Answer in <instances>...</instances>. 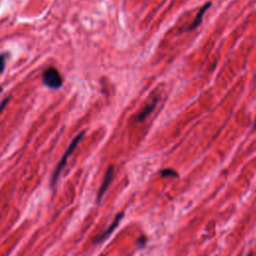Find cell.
<instances>
[{"label": "cell", "mask_w": 256, "mask_h": 256, "mask_svg": "<svg viewBox=\"0 0 256 256\" xmlns=\"http://www.w3.org/2000/svg\"><path fill=\"white\" fill-rule=\"evenodd\" d=\"M2 91V88L1 87H0V92H1Z\"/></svg>", "instance_id": "7c38bea8"}, {"label": "cell", "mask_w": 256, "mask_h": 256, "mask_svg": "<svg viewBox=\"0 0 256 256\" xmlns=\"http://www.w3.org/2000/svg\"><path fill=\"white\" fill-rule=\"evenodd\" d=\"M137 244H138V247H139V248L144 247L145 244H146V237H145V236H141L140 238H138Z\"/></svg>", "instance_id": "9c48e42d"}, {"label": "cell", "mask_w": 256, "mask_h": 256, "mask_svg": "<svg viewBox=\"0 0 256 256\" xmlns=\"http://www.w3.org/2000/svg\"><path fill=\"white\" fill-rule=\"evenodd\" d=\"M123 217H124V213H123V212L118 213V214L115 216L113 222L108 226V228H106L101 234H99L98 236H96V237L94 238V241H93V242H94V243H100V242H103L106 238H108V237L111 235V234H112V232L115 230V228L118 226L120 220H121Z\"/></svg>", "instance_id": "3957f363"}, {"label": "cell", "mask_w": 256, "mask_h": 256, "mask_svg": "<svg viewBox=\"0 0 256 256\" xmlns=\"http://www.w3.org/2000/svg\"><path fill=\"white\" fill-rule=\"evenodd\" d=\"M157 101H158L157 98H154V99H152L151 102L147 103V104L144 106V107L137 113V115H136V117H135V121H137V122L143 121L149 114H151L152 111H153L154 108H155V106H156V104H157Z\"/></svg>", "instance_id": "8992f818"}, {"label": "cell", "mask_w": 256, "mask_h": 256, "mask_svg": "<svg viewBox=\"0 0 256 256\" xmlns=\"http://www.w3.org/2000/svg\"><path fill=\"white\" fill-rule=\"evenodd\" d=\"M211 5H212L211 2H207L206 4H204V6H202V7L200 8V10L198 11V13L196 14L194 20L192 21L191 24H190L186 29H184L183 31H192V30L196 29V28L201 24V22H202V18H203L205 12H206L210 7H211Z\"/></svg>", "instance_id": "5b68a950"}, {"label": "cell", "mask_w": 256, "mask_h": 256, "mask_svg": "<svg viewBox=\"0 0 256 256\" xmlns=\"http://www.w3.org/2000/svg\"><path fill=\"white\" fill-rule=\"evenodd\" d=\"M160 174L163 176V177H167V176H172V177H177L178 174L176 171H174L173 169H170V168H167V169H163L160 171Z\"/></svg>", "instance_id": "52a82bcc"}, {"label": "cell", "mask_w": 256, "mask_h": 256, "mask_svg": "<svg viewBox=\"0 0 256 256\" xmlns=\"http://www.w3.org/2000/svg\"><path fill=\"white\" fill-rule=\"evenodd\" d=\"M9 99H10V97H6V98L1 102V104H0V114H1V112H2L3 109L5 108V106H6L7 103L9 102Z\"/></svg>", "instance_id": "30bf717a"}, {"label": "cell", "mask_w": 256, "mask_h": 256, "mask_svg": "<svg viewBox=\"0 0 256 256\" xmlns=\"http://www.w3.org/2000/svg\"><path fill=\"white\" fill-rule=\"evenodd\" d=\"M253 129H254V130H256V119H255V121H254V124H253Z\"/></svg>", "instance_id": "8fae6325"}, {"label": "cell", "mask_w": 256, "mask_h": 256, "mask_svg": "<svg viewBox=\"0 0 256 256\" xmlns=\"http://www.w3.org/2000/svg\"><path fill=\"white\" fill-rule=\"evenodd\" d=\"M113 174H114L113 166H109V167L107 168V170H106L104 178H103V181H102V184L100 185V188H99V190H98L97 198H96V201H97V202H100V200L102 199L103 195L105 194L106 190H107V188L109 187V185H110V183H111V181H112V178H113Z\"/></svg>", "instance_id": "277c9868"}, {"label": "cell", "mask_w": 256, "mask_h": 256, "mask_svg": "<svg viewBox=\"0 0 256 256\" xmlns=\"http://www.w3.org/2000/svg\"><path fill=\"white\" fill-rule=\"evenodd\" d=\"M84 134H85L84 132H81L80 134H78V135L71 141V143L69 144V146H68L67 149H66V151L64 152V154L62 155L61 159L59 160L58 164L56 165V167H55V169H54V172H53V174H52V176H51V180H50V185H51V186H54V185L57 183L58 178H59V176H60V174H61V172H62V170L64 169V167H65L69 156L73 153V151L75 150V148L77 147V145L79 144V142L82 140Z\"/></svg>", "instance_id": "6da1fadb"}, {"label": "cell", "mask_w": 256, "mask_h": 256, "mask_svg": "<svg viewBox=\"0 0 256 256\" xmlns=\"http://www.w3.org/2000/svg\"><path fill=\"white\" fill-rule=\"evenodd\" d=\"M42 82L49 88L58 89L62 86L63 78L56 68L49 67L42 73Z\"/></svg>", "instance_id": "7a4b0ae2"}, {"label": "cell", "mask_w": 256, "mask_h": 256, "mask_svg": "<svg viewBox=\"0 0 256 256\" xmlns=\"http://www.w3.org/2000/svg\"><path fill=\"white\" fill-rule=\"evenodd\" d=\"M6 59H7V53L0 54V74L4 71L6 65Z\"/></svg>", "instance_id": "ba28073f"}]
</instances>
